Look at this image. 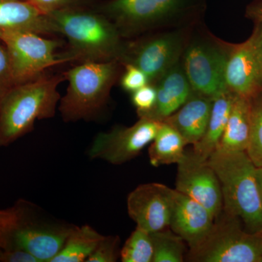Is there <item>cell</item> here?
Wrapping results in <instances>:
<instances>
[{"label": "cell", "mask_w": 262, "mask_h": 262, "mask_svg": "<svg viewBox=\"0 0 262 262\" xmlns=\"http://www.w3.org/2000/svg\"><path fill=\"white\" fill-rule=\"evenodd\" d=\"M48 14L56 23L58 34L67 39L68 50L61 55L66 62L121 63L126 42L101 12L78 7L56 10Z\"/></svg>", "instance_id": "cell-1"}, {"label": "cell", "mask_w": 262, "mask_h": 262, "mask_svg": "<svg viewBox=\"0 0 262 262\" xmlns=\"http://www.w3.org/2000/svg\"><path fill=\"white\" fill-rule=\"evenodd\" d=\"M65 80L63 73H44L29 82L15 84L0 97V148L32 132L36 120L55 116L61 100L58 86Z\"/></svg>", "instance_id": "cell-2"}, {"label": "cell", "mask_w": 262, "mask_h": 262, "mask_svg": "<svg viewBox=\"0 0 262 262\" xmlns=\"http://www.w3.org/2000/svg\"><path fill=\"white\" fill-rule=\"evenodd\" d=\"M220 180L223 211L237 217L251 233H262V199L256 167L246 151L216 149L208 160Z\"/></svg>", "instance_id": "cell-3"}, {"label": "cell", "mask_w": 262, "mask_h": 262, "mask_svg": "<svg viewBox=\"0 0 262 262\" xmlns=\"http://www.w3.org/2000/svg\"><path fill=\"white\" fill-rule=\"evenodd\" d=\"M122 67L117 61L84 62L63 72L69 82L67 94L60 100L63 121L89 120L97 116L108 102Z\"/></svg>", "instance_id": "cell-4"}, {"label": "cell", "mask_w": 262, "mask_h": 262, "mask_svg": "<svg viewBox=\"0 0 262 262\" xmlns=\"http://www.w3.org/2000/svg\"><path fill=\"white\" fill-rule=\"evenodd\" d=\"M205 0H112L100 10L123 39L198 13Z\"/></svg>", "instance_id": "cell-5"}, {"label": "cell", "mask_w": 262, "mask_h": 262, "mask_svg": "<svg viewBox=\"0 0 262 262\" xmlns=\"http://www.w3.org/2000/svg\"><path fill=\"white\" fill-rule=\"evenodd\" d=\"M262 233H251L237 217L222 211L206 237L186 255L192 262H260Z\"/></svg>", "instance_id": "cell-6"}, {"label": "cell", "mask_w": 262, "mask_h": 262, "mask_svg": "<svg viewBox=\"0 0 262 262\" xmlns=\"http://www.w3.org/2000/svg\"><path fill=\"white\" fill-rule=\"evenodd\" d=\"M229 46L213 36L189 37L180 62L193 92L213 100L228 90L225 72Z\"/></svg>", "instance_id": "cell-7"}, {"label": "cell", "mask_w": 262, "mask_h": 262, "mask_svg": "<svg viewBox=\"0 0 262 262\" xmlns=\"http://www.w3.org/2000/svg\"><path fill=\"white\" fill-rule=\"evenodd\" d=\"M0 40L8 51L15 84L34 80L48 69L66 62L56 53L61 40L28 32L0 33Z\"/></svg>", "instance_id": "cell-8"}, {"label": "cell", "mask_w": 262, "mask_h": 262, "mask_svg": "<svg viewBox=\"0 0 262 262\" xmlns=\"http://www.w3.org/2000/svg\"><path fill=\"white\" fill-rule=\"evenodd\" d=\"M189 37L187 31L179 29L126 42L121 63L135 66L155 84L181 61Z\"/></svg>", "instance_id": "cell-9"}, {"label": "cell", "mask_w": 262, "mask_h": 262, "mask_svg": "<svg viewBox=\"0 0 262 262\" xmlns=\"http://www.w3.org/2000/svg\"><path fill=\"white\" fill-rule=\"evenodd\" d=\"M160 124L161 122L139 117L132 126H116L108 132L99 133L90 148L89 157L113 165L127 163L152 142Z\"/></svg>", "instance_id": "cell-10"}, {"label": "cell", "mask_w": 262, "mask_h": 262, "mask_svg": "<svg viewBox=\"0 0 262 262\" xmlns=\"http://www.w3.org/2000/svg\"><path fill=\"white\" fill-rule=\"evenodd\" d=\"M225 80L237 96L251 98L262 92V30L257 26L247 40L229 46Z\"/></svg>", "instance_id": "cell-11"}, {"label": "cell", "mask_w": 262, "mask_h": 262, "mask_svg": "<svg viewBox=\"0 0 262 262\" xmlns=\"http://www.w3.org/2000/svg\"><path fill=\"white\" fill-rule=\"evenodd\" d=\"M175 189L160 183L138 186L129 193L127 209L136 227L149 233L170 227Z\"/></svg>", "instance_id": "cell-12"}, {"label": "cell", "mask_w": 262, "mask_h": 262, "mask_svg": "<svg viewBox=\"0 0 262 262\" xmlns=\"http://www.w3.org/2000/svg\"><path fill=\"white\" fill-rule=\"evenodd\" d=\"M177 165L176 190L201 203L216 219L223 211V198L220 180L208 160L186 151Z\"/></svg>", "instance_id": "cell-13"}, {"label": "cell", "mask_w": 262, "mask_h": 262, "mask_svg": "<svg viewBox=\"0 0 262 262\" xmlns=\"http://www.w3.org/2000/svg\"><path fill=\"white\" fill-rule=\"evenodd\" d=\"M31 215L12 233L7 249L24 250L39 262H51L61 251L75 226L39 224Z\"/></svg>", "instance_id": "cell-14"}, {"label": "cell", "mask_w": 262, "mask_h": 262, "mask_svg": "<svg viewBox=\"0 0 262 262\" xmlns=\"http://www.w3.org/2000/svg\"><path fill=\"white\" fill-rule=\"evenodd\" d=\"M214 221L213 214L201 203L175 189L170 229L182 237L189 248L206 237Z\"/></svg>", "instance_id": "cell-15"}, {"label": "cell", "mask_w": 262, "mask_h": 262, "mask_svg": "<svg viewBox=\"0 0 262 262\" xmlns=\"http://www.w3.org/2000/svg\"><path fill=\"white\" fill-rule=\"evenodd\" d=\"M15 32L58 34L51 15L30 0H0V33Z\"/></svg>", "instance_id": "cell-16"}, {"label": "cell", "mask_w": 262, "mask_h": 262, "mask_svg": "<svg viewBox=\"0 0 262 262\" xmlns=\"http://www.w3.org/2000/svg\"><path fill=\"white\" fill-rule=\"evenodd\" d=\"M156 88L157 99L154 107L139 117L163 122L184 104L192 93L181 62L164 74L153 84Z\"/></svg>", "instance_id": "cell-17"}, {"label": "cell", "mask_w": 262, "mask_h": 262, "mask_svg": "<svg viewBox=\"0 0 262 262\" xmlns=\"http://www.w3.org/2000/svg\"><path fill=\"white\" fill-rule=\"evenodd\" d=\"M213 101L192 91L184 104L163 122L178 131L187 145L193 146L201 140L206 132Z\"/></svg>", "instance_id": "cell-18"}, {"label": "cell", "mask_w": 262, "mask_h": 262, "mask_svg": "<svg viewBox=\"0 0 262 262\" xmlns=\"http://www.w3.org/2000/svg\"><path fill=\"white\" fill-rule=\"evenodd\" d=\"M251 125V99L234 95L228 120L216 149L246 151Z\"/></svg>", "instance_id": "cell-19"}, {"label": "cell", "mask_w": 262, "mask_h": 262, "mask_svg": "<svg viewBox=\"0 0 262 262\" xmlns=\"http://www.w3.org/2000/svg\"><path fill=\"white\" fill-rule=\"evenodd\" d=\"M234 94L227 90L213 99L211 116L204 135L193 145L192 152L206 161L216 150L223 136Z\"/></svg>", "instance_id": "cell-20"}, {"label": "cell", "mask_w": 262, "mask_h": 262, "mask_svg": "<svg viewBox=\"0 0 262 262\" xmlns=\"http://www.w3.org/2000/svg\"><path fill=\"white\" fill-rule=\"evenodd\" d=\"M186 146L178 131L166 122H161L149 148L150 164L154 167L178 164L185 155Z\"/></svg>", "instance_id": "cell-21"}, {"label": "cell", "mask_w": 262, "mask_h": 262, "mask_svg": "<svg viewBox=\"0 0 262 262\" xmlns=\"http://www.w3.org/2000/svg\"><path fill=\"white\" fill-rule=\"evenodd\" d=\"M103 236L91 226H75L61 251L51 262L86 261Z\"/></svg>", "instance_id": "cell-22"}, {"label": "cell", "mask_w": 262, "mask_h": 262, "mask_svg": "<svg viewBox=\"0 0 262 262\" xmlns=\"http://www.w3.org/2000/svg\"><path fill=\"white\" fill-rule=\"evenodd\" d=\"M154 246L152 262H182L187 255V243L169 228L151 233Z\"/></svg>", "instance_id": "cell-23"}, {"label": "cell", "mask_w": 262, "mask_h": 262, "mask_svg": "<svg viewBox=\"0 0 262 262\" xmlns=\"http://www.w3.org/2000/svg\"><path fill=\"white\" fill-rule=\"evenodd\" d=\"M154 246L151 233L136 227L120 250L122 262H152Z\"/></svg>", "instance_id": "cell-24"}, {"label": "cell", "mask_w": 262, "mask_h": 262, "mask_svg": "<svg viewBox=\"0 0 262 262\" xmlns=\"http://www.w3.org/2000/svg\"><path fill=\"white\" fill-rule=\"evenodd\" d=\"M250 99L251 134L246 152L256 168H262V92Z\"/></svg>", "instance_id": "cell-25"}, {"label": "cell", "mask_w": 262, "mask_h": 262, "mask_svg": "<svg viewBox=\"0 0 262 262\" xmlns=\"http://www.w3.org/2000/svg\"><path fill=\"white\" fill-rule=\"evenodd\" d=\"M27 202L20 201L15 206L0 210V254L8 248L12 233L32 212Z\"/></svg>", "instance_id": "cell-26"}, {"label": "cell", "mask_w": 262, "mask_h": 262, "mask_svg": "<svg viewBox=\"0 0 262 262\" xmlns=\"http://www.w3.org/2000/svg\"><path fill=\"white\" fill-rule=\"evenodd\" d=\"M118 236H103L86 262H115L120 257Z\"/></svg>", "instance_id": "cell-27"}, {"label": "cell", "mask_w": 262, "mask_h": 262, "mask_svg": "<svg viewBox=\"0 0 262 262\" xmlns=\"http://www.w3.org/2000/svg\"><path fill=\"white\" fill-rule=\"evenodd\" d=\"M123 67L124 72L120 77V83L124 91L133 93L149 84L145 74L135 66L125 64Z\"/></svg>", "instance_id": "cell-28"}, {"label": "cell", "mask_w": 262, "mask_h": 262, "mask_svg": "<svg viewBox=\"0 0 262 262\" xmlns=\"http://www.w3.org/2000/svg\"><path fill=\"white\" fill-rule=\"evenodd\" d=\"M156 99V88L150 84L134 91L131 96V101L137 110L139 116L147 113L154 107Z\"/></svg>", "instance_id": "cell-29"}, {"label": "cell", "mask_w": 262, "mask_h": 262, "mask_svg": "<svg viewBox=\"0 0 262 262\" xmlns=\"http://www.w3.org/2000/svg\"><path fill=\"white\" fill-rule=\"evenodd\" d=\"M13 85L15 82L9 56L5 46L0 44V97Z\"/></svg>", "instance_id": "cell-30"}, {"label": "cell", "mask_w": 262, "mask_h": 262, "mask_svg": "<svg viewBox=\"0 0 262 262\" xmlns=\"http://www.w3.org/2000/svg\"><path fill=\"white\" fill-rule=\"evenodd\" d=\"M0 261L2 262H39L27 251L18 248L4 250L0 254Z\"/></svg>", "instance_id": "cell-31"}, {"label": "cell", "mask_w": 262, "mask_h": 262, "mask_svg": "<svg viewBox=\"0 0 262 262\" xmlns=\"http://www.w3.org/2000/svg\"><path fill=\"white\" fill-rule=\"evenodd\" d=\"M46 13L73 8L76 0H30Z\"/></svg>", "instance_id": "cell-32"}, {"label": "cell", "mask_w": 262, "mask_h": 262, "mask_svg": "<svg viewBox=\"0 0 262 262\" xmlns=\"http://www.w3.org/2000/svg\"><path fill=\"white\" fill-rule=\"evenodd\" d=\"M247 15L262 30V0H258L250 5L247 9Z\"/></svg>", "instance_id": "cell-33"}, {"label": "cell", "mask_w": 262, "mask_h": 262, "mask_svg": "<svg viewBox=\"0 0 262 262\" xmlns=\"http://www.w3.org/2000/svg\"><path fill=\"white\" fill-rule=\"evenodd\" d=\"M256 177H257L258 187L262 199V168H256Z\"/></svg>", "instance_id": "cell-34"}, {"label": "cell", "mask_w": 262, "mask_h": 262, "mask_svg": "<svg viewBox=\"0 0 262 262\" xmlns=\"http://www.w3.org/2000/svg\"><path fill=\"white\" fill-rule=\"evenodd\" d=\"M260 262H262V256H261V261H260Z\"/></svg>", "instance_id": "cell-35"}]
</instances>
